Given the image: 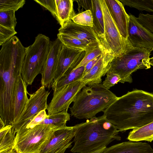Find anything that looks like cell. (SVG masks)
<instances>
[{
	"label": "cell",
	"instance_id": "cell-14",
	"mask_svg": "<svg viewBox=\"0 0 153 153\" xmlns=\"http://www.w3.org/2000/svg\"><path fill=\"white\" fill-rule=\"evenodd\" d=\"M108 10L121 36L128 39V27L129 15L124 6L118 0H105Z\"/></svg>",
	"mask_w": 153,
	"mask_h": 153
},
{
	"label": "cell",
	"instance_id": "cell-36",
	"mask_svg": "<svg viewBox=\"0 0 153 153\" xmlns=\"http://www.w3.org/2000/svg\"><path fill=\"white\" fill-rule=\"evenodd\" d=\"M101 55L99 56L93 60L88 62L85 66L84 70L83 75V77L86 75L96 64L100 59Z\"/></svg>",
	"mask_w": 153,
	"mask_h": 153
},
{
	"label": "cell",
	"instance_id": "cell-15",
	"mask_svg": "<svg viewBox=\"0 0 153 153\" xmlns=\"http://www.w3.org/2000/svg\"><path fill=\"white\" fill-rule=\"evenodd\" d=\"M59 33L67 34L85 41L102 44L93 27L77 24L72 20L58 30Z\"/></svg>",
	"mask_w": 153,
	"mask_h": 153
},
{
	"label": "cell",
	"instance_id": "cell-39",
	"mask_svg": "<svg viewBox=\"0 0 153 153\" xmlns=\"http://www.w3.org/2000/svg\"><path fill=\"white\" fill-rule=\"evenodd\" d=\"M6 153H17V152L14 149H12L9 152Z\"/></svg>",
	"mask_w": 153,
	"mask_h": 153
},
{
	"label": "cell",
	"instance_id": "cell-23",
	"mask_svg": "<svg viewBox=\"0 0 153 153\" xmlns=\"http://www.w3.org/2000/svg\"><path fill=\"white\" fill-rule=\"evenodd\" d=\"M84 68L85 66L78 67L70 73L63 75L58 81L53 82L51 86L53 92L65 85L80 80L83 77Z\"/></svg>",
	"mask_w": 153,
	"mask_h": 153
},
{
	"label": "cell",
	"instance_id": "cell-28",
	"mask_svg": "<svg viewBox=\"0 0 153 153\" xmlns=\"http://www.w3.org/2000/svg\"><path fill=\"white\" fill-rule=\"evenodd\" d=\"M15 12L13 10L0 11V25L15 29L17 23Z\"/></svg>",
	"mask_w": 153,
	"mask_h": 153
},
{
	"label": "cell",
	"instance_id": "cell-1",
	"mask_svg": "<svg viewBox=\"0 0 153 153\" xmlns=\"http://www.w3.org/2000/svg\"><path fill=\"white\" fill-rule=\"evenodd\" d=\"M25 51L15 36L3 44L0 51V120L4 127L13 122L16 89Z\"/></svg>",
	"mask_w": 153,
	"mask_h": 153
},
{
	"label": "cell",
	"instance_id": "cell-2",
	"mask_svg": "<svg viewBox=\"0 0 153 153\" xmlns=\"http://www.w3.org/2000/svg\"><path fill=\"white\" fill-rule=\"evenodd\" d=\"M103 112L119 131L140 128L153 122V94L137 89L128 91Z\"/></svg>",
	"mask_w": 153,
	"mask_h": 153
},
{
	"label": "cell",
	"instance_id": "cell-30",
	"mask_svg": "<svg viewBox=\"0 0 153 153\" xmlns=\"http://www.w3.org/2000/svg\"><path fill=\"white\" fill-rule=\"evenodd\" d=\"M105 50L103 46L101 44L86 52L84 58L76 68L81 66H85L89 62L101 55Z\"/></svg>",
	"mask_w": 153,
	"mask_h": 153
},
{
	"label": "cell",
	"instance_id": "cell-9",
	"mask_svg": "<svg viewBox=\"0 0 153 153\" xmlns=\"http://www.w3.org/2000/svg\"><path fill=\"white\" fill-rule=\"evenodd\" d=\"M45 87L42 86L32 94H29L30 98L24 109L18 119L12 124L16 133L25 126L42 110H47V100L50 94Z\"/></svg>",
	"mask_w": 153,
	"mask_h": 153
},
{
	"label": "cell",
	"instance_id": "cell-31",
	"mask_svg": "<svg viewBox=\"0 0 153 153\" xmlns=\"http://www.w3.org/2000/svg\"><path fill=\"white\" fill-rule=\"evenodd\" d=\"M25 0H0V11L13 10L16 12L22 8Z\"/></svg>",
	"mask_w": 153,
	"mask_h": 153
},
{
	"label": "cell",
	"instance_id": "cell-27",
	"mask_svg": "<svg viewBox=\"0 0 153 153\" xmlns=\"http://www.w3.org/2000/svg\"><path fill=\"white\" fill-rule=\"evenodd\" d=\"M124 6L153 13V0H119Z\"/></svg>",
	"mask_w": 153,
	"mask_h": 153
},
{
	"label": "cell",
	"instance_id": "cell-18",
	"mask_svg": "<svg viewBox=\"0 0 153 153\" xmlns=\"http://www.w3.org/2000/svg\"><path fill=\"white\" fill-rule=\"evenodd\" d=\"M101 153H153V149L148 143L130 141L106 148Z\"/></svg>",
	"mask_w": 153,
	"mask_h": 153
},
{
	"label": "cell",
	"instance_id": "cell-24",
	"mask_svg": "<svg viewBox=\"0 0 153 153\" xmlns=\"http://www.w3.org/2000/svg\"><path fill=\"white\" fill-rule=\"evenodd\" d=\"M127 139L130 141L139 142L153 140V122L140 128L133 129L129 133Z\"/></svg>",
	"mask_w": 153,
	"mask_h": 153
},
{
	"label": "cell",
	"instance_id": "cell-6",
	"mask_svg": "<svg viewBox=\"0 0 153 153\" xmlns=\"http://www.w3.org/2000/svg\"><path fill=\"white\" fill-rule=\"evenodd\" d=\"M50 42L48 37L39 33L33 44L26 48L21 76L27 85H31L36 76L41 74L48 53Z\"/></svg>",
	"mask_w": 153,
	"mask_h": 153
},
{
	"label": "cell",
	"instance_id": "cell-33",
	"mask_svg": "<svg viewBox=\"0 0 153 153\" xmlns=\"http://www.w3.org/2000/svg\"><path fill=\"white\" fill-rule=\"evenodd\" d=\"M106 77L102 82V84L107 89H109L120 82L121 79L118 75L114 73L107 72Z\"/></svg>",
	"mask_w": 153,
	"mask_h": 153
},
{
	"label": "cell",
	"instance_id": "cell-4",
	"mask_svg": "<svg viewBox=\"0 0 153 153\" xmlns=\"http://www.w3.org/2000/svg\"><path fill=\"white\" fill-rule=\"evenodd\" d=\"M102 84L84 86L70 108L71 114L79 119H91L103 111L118 98Z\"/></svg>",
	"mask_w": 153,
	"mask_h": 153
},
{
	"label": "cell",
	"instance_id": "cell-26",
	"mask_svg": "<svg viewBox=\"0 0 153 153\" xmlns=\"http://www.w3.org/2000/svg\"><path fill=\"white\" fill-rule=\"evenodd\" d=\"M66 109L56 113L47 115L45 118L39 124L51 126L57 128L66 126L67 121L70 120V114Z\"/></svg>",
	"mask_w": 153,
	"mask_h": 153
},
{
	"label": "cell",
	"instance_id": "cell-5",
	"mask_svg": "<svg viewBox=\"0 0 153 153\" xmlns=\"http://www.w3.org/2000/svg\"><path fill=\"white\" fill-rule=\"evenodd\" d=\"M151 52L143 48L132 47L122 55L115 57L108 67L107 72L118 75L120 82H132L131 75L137 70L151 68L149 59Z\"/></svg>",
	"mask_w": 153,
	"mask_h": 153
},
{
	"label": "cell",
	"instance_id": "cell-40",
	"mask_svg": "<svg viewBox=\"0 0 153 153\" xmlns=\"http://www.w3.org/2000/svg\"></svg>",
	"mask_w": 153,
	"mask_h": 153
},
{
	"label": "cell",
	"instance_id": "cell-22",
	"mask_svg": "<svg viewBox=\"0 0 153 153\" xmlns=\"http://www.w3.org/2000/svg\"><path fill=\"white\" fill-rule=\"evenodd\" d=\"M57 37L63 45L70 48L85 51L86 52L102 44L98 42L85 41L64 34L58 33Z\"/></svg>",
	"mask_w": 153,
	"mask_h": 153
},
{
	"label": "cell",
	"instance_id": "cell-38",
	"mask_svg": "<svg viewBox=\"0 0 153 153\" xmlns=\"http://www.w3.org/2000/svg\"><path fill=\"white\" fill-rule=\"evenodd\" d=\"M149 63L151 65L153 66V57L150 58L149 59Z\"/></svg>",
	"mask_w": 153,
	"mask_h": 153
},
{
	"label": "cell",
	"instance_id": "cell-16",
	"mask_svg": "<svg viewBox=\"0 0 153 153\" xmlns=\"http://www.w3.org/2000/svg\"><path fill=\"white\" fill-rule=\"evenodd\" d=\"M114 57L111 53L105 50L97 62L81 80L86 85L101 83L102 77L106 74L108 65Z\"/></svg>",
	"mask_w": 153,
	"mask_h": 153
},
{
	"label": "cell",
	"instance_id": "cell-8",
	"mask_svg": "<svg viewBox=\"0 0 153 153\" xmlns=\"http://www.w3.org/2000/svg\"><path fill=\"white\" fill-rule=\"evenodd\" d=\"M104 17V30L102 44L105 51L114 57L133 47L128 39L123 37L110 15L105 0H101Z\"/></svg>",
	"mask_w": 153,
	"mask_h": 153
},
{
	"label": "cell",
	"instance_id": "cell-17",
	"mask_svg": "<svg viewBox=\"0 0 153 153\" xmlns=\"http://www.w3.org/2000/svg\"><path fill=\"white\" fill-rule=\"evenodd\" d=\"M82 51L62 45L59 57L53 82L58 81L63 75Z\"/></svg>",
	"mask_w": 153,
	"mask_h": 153
},
{
	"label": "cell",
	"instance_id": "cell-20",
	"mask_svg": "<svg viewBox=\"0 0 153 153\" xmlns=\"http://www.w3.org/2000/svg\"><path fill=\"white\" fill-rule=\"evenodd\" d=\"M72 0H55L56 9V19L61 27H63L72 20L76 14Z\"/></svg>",
	"mask_w": 153,
	"mask_h": 153
},
{
	"label": "cell",
	"instance_id": "cell-13",
	"mask_svg": "<svg viewBox=\"0 0 153 153\" xmlns=\"http://www.w3.org/2000/svg\"><path fill=\"white\" fill-rule=\"evenodd\" d=\"M62 43L57 38L51 41L48 53L41 74L42 86L49 88L53 82Z\"/></svg>",
	"mask_w": 153,
	"mask_h": 153
},
{
	"label": "cell",
	"instance_id": "cell-21",
	"mask_svg": "<svg viewBox=\"0 0 153 153\" xmlns=\"http://www.w3.org/2000/svg\"><path fill=\"white\" fill-rule=\"evenodd\" d=\"M89 10L91 11L92 14L93 28L102 43L103 38L104 25L101 0H92Z\"/></svg>",
	"mask_w": 153,
	"mask_h": 153
},
{
	"label": "cell",
	"instance_id": "cell-10",
	"mask_svg": "<svg viewBox=\"0 0 153 153\" xmlns=\"http://www.w3.org/2000/svg\"><path fill=\"white\" fill-rule=\"evenodd\" d=\"M85 85L80 80L65 85L53 92V98L48 105V114L68 109L70 104L74 101L77 94Z\"/></svg>",
	"mask_w": 153,
	"mask_h": 153
},
{
	"label": "cell",
	"instance_id": "cell-19",
	"mask_svg": "<svg viewBox=\"0 0 153 153\" xmlns=\"http://www.w3.org/2000/svg\"><path fill=\"white\" fill-rule=\"evenodd\" d=\"M27 86L21 75L19 77L16 89L12 124L19 118L28 100L27 94L29 93L27 90Z\"/></svg>",
	"mask_w": 153,
	"mask_h": 153
},
{
	"label": "cell",
	"instance_id": "cell-37",
	"mask_svg": "<svg viewBox=\"0 0 153 153\" xmlns=\"http://www.w3.org/2000/svg\"><path fill=\"white\" fill-rule=\"evenodd\" d=\"M106 148V147H105L98 150L89 153H101Z\"/></svg>",
	"mask_w": 153,
	"mask_h": 153
},
{
	"label": "cell",
	"instance_id": "cell-34",
	"mask_svg": "<svg viewBox=\"0 0 153 153\" xmlns=\"http://www.w3.org/2000/svg\"><path fill=\"white\" fill-rule=\"evenodd\" d=\"M35 1L48 10L55 18L56 9L55 0H34Z\"/></svg>",
	"mask_w": 153,
	"mask_h": 153
},
{
	"label": "cell",
	"instance_id": "cell-29",
	"mask_svg": "<svg viewBox=\"0 0 153 153\" xmlns=\"http://www.w3.org/2000/svg\"><path fill=\"white\" fill-rule=\"evenodd\" d=\"M72 20L79 25L93 27V16L90 10H85L76 15L72 18Z\"/></svg>",
	"mask_w": 153,
	"mask_h": 153
},
{
	"label": "cell",
	"instance_id": "cell-3",
	"mask_svg": "<svg viewBox=\"0 0 153 153\" xmlns=\"http://www.w3.org/2000/svg\"><path fill=\"white\" fill-rule=\"evenodd\" d=\"M74 127V145L70 150L72 153H90L106 147L115 140L121 139L119 130L103 114Z\"/></svg>",
	"mask_w": 153,
	"mask_h": 153
},
{
	"label": "cell",
	"instance_id": "cell-7",
	"mask_svg": "<svg viewBox=\"0 0 153 153\" xmlns=\"http://www.w3.org/2000/svg\"><path fill=\"white\" fill-rule=\"evenodd\" d=\"M59 128L42 124L32 128L24 126L16 132L12 149L17 153H40L55 131Z\"/></svg>",
	"mask_w": 153,
	"mask_h": 153
},
{
	"label": "cell",
	"instance_id": "cell-35",
	"mask_svg": "<svg viewBox=\"0 0 153 153\" xmlns=\"http://www.w3.org/2000/svg\"><path fill=\"white\" fill-rule=\"evenodd\" d=\"M47 115L46 110H42L24 126L27 128H33L43 121Z\"/></svg>",
	"mask_w": 153,
	"mask_h": 153
},
{
	"label": "cell",
	"instance_id": "cell-25",
	"mask_svg": "<svg viewBox=\"0 0 153 153\" xmlns=\"http://www.w3.org/2000/svg\"><path fill=\"white\" fill-rule=\"evenodd\" d=\"M16 134L11 125L0 129V153H6L12 149Z\"/></svg>",
	"mask_w": 153,
	"mask_h": 153
},
{
	"label": "cell",
	"instance_id": "cell-12",
	"mask_svg": "<svg viewBox=\"0 0 153 153\" xmlns=\"http://www.w3.org/2000/svg\"><path fill=\"white\" fill-rule=\"evenodd\" d=\"M75 129L74 126H66L55 131L50 140L42 149L41 153H65L71 147Z\"/></svg>",
	"mask_w": 153,
	"mask_h": 153
},
{
	"label": "cell",
	"instance_id": "cell-32",
	"mask_svg": "<svg viewBox=\"0 0 153 153\" xmlns=\"http://www.w3.org/2000/svg\"><path fill=\"white\" fill-rule=\"evenodd\" d=\"M17 33L15 29L0 25V45L2 46Z\"/></svg>",
	"mask_w": 153,
	"mask_h": 153
},
{
	"label": "cell",
	"instance_id": "cell-11",
	"mask_svg": "<svg viewBox=\"0 0 153 153\" xmlns=\"http://www.w3.org/2000/svg\"><path fill=\"white\" fill-rule=\"evenodd\" d=\"M128 39L134 47L153 51V33L143 25L137 17L129 13Z\"/></svg>",
	"mask_w": 153,
	"mask_h": 153
}]
</instances>
